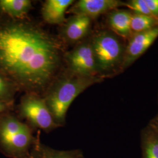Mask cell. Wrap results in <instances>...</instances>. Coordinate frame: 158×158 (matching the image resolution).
Masks as SVG:
<instances>
[{"instance_id":"6da1fadb","label":"cell","mask_w":158,"mask_h":158,"mask_svg":"<svg viewBox=\"0 0 158 158\" xmlns=\"http://www.w3.org/2000/svg\"><path fill=\"white\" fill-rule=\"evenodd\" d=\"M66 46L40 23L0 14V72L20 91L43 96L65 69Z\"/></svg>"},{"instance_id":"7a4b0ae2","label":"cell","mask_w":158,"mask_h":158,"mask_svg":"<svg viewBox=\"0 0 158 158\" xmlns=\"http://www.w3.org/2000/svg\"><path fill=\"white\" fill-rule=\"evenodd\" d=\"M103 81L100 77L78 75L65 68L43 96L57 125L59 127L65 125L68 109L76 98L91 85Z\"/></svg>"},{"instance_id":"3957f363","label":"cell","mask_w":158,"mask_h":158,"mask_svg":"<svg viewBox=\"0 0 158 158\" xmlns=\"http://www.w3.org/2000/svg\"><path fill=\"white\" fill-rule=\"evenodd\" d=\"M90 38L98 76L104 80L122 73L126 40L106 26L92 30Z\"/></svg>"},{"instance_id":"277c9868","label":"cell","mask_w":158,"mask_h":158,"mask_svg":"<svg viewBox=\"0 0 158 158\" xmlns=\"http://www.w3.org/2000/svg\"><path fill=\"white\" fill-rule=\"evenodd\" d=\"M28 125L11 113L0 115V152L11 158H25L40 141Z\"/></svg>"},{"instance_id":"5b68a950","label":"cell","mask_w":158,"mask_h":158,"mask_svg":"<svg viewBox=\"0 0 158 158\" xmlns=\"http://www.w3.org/2000/svg\"><path fill=\"white\" fill-rule=\"evenodd\" d=\"M17 117L25 119L32 130H42L49 133L59 127L55 121L43 96L35 93H27L17 106Z\"/></svg>"},{"instance_id":"8992f818","label":"cell","mask_w":158,"mask_h":158,"mask_svg":"<svg viewBox=\"0 0 158 158\" xmlns=\"http://www.w3.org/2000/svg\"><path fill=\"white\" fill-rule=\"evenodd\" d=\"M64 62L65 68L72 73L85 77H99L90 36L74 46L72 50L66 52Z\"/></svg>"},{"instance_id":"52a82bcc","label":"cell","mask_w":158,"mask_h":158,"mask_svg":"<svg viewBox=\"0 0 158 158\" xmlns=\"http://www.w3.org/2000/svg\"><path fill=\"white\" fill-rule=\"evenodd\" d=\"M93 21L84 15H73L61 25L58 37L66 46H74L90 35Z\"/></svg>"},{"instance_id":"ba28073f","label":"cell","mask_w":158,"mask_h":158,"mask_svg":"<svg viewBox=\"0 0 158 158\" xmlns=\"http://www.w3.org/2000/svg\"><path fill=\"white\" fill-rule=\"evenodd\" d=\"M158 38V27L150 31L133 34L127 41L123 72L144 54Z\"/></svg>"},{"instance_id":"9c48e42d","label":"cell","mask_w":158,"mask_h":158,"mask_svg":"<svg viewBox=\"0 0 158 158\" xmlns=\"http://www.w3.org/2000/svg\"><path fill=\"white\" fill-rule=\"evenodd\" d=\"M123 6H126V2L119 0H79L74 2L67 12L84 15L94 21L102 15Z\"/></svg>"},{"instance_id":"30bf717a","label":"cell","mask_w":158,"mask_h":158,"mask_svg":"<svg viewBox=\"0 0 158 158\" xmlns=\"http://www.w3.org/2000/svg\"><path fill=\"white\" fill-rule=\"evenodd\" d=\"M132 12L130 10L115 9L106 14V27L127 41L132 36L131 19Z\"/></svg>"},{"instance_id":"8fae6325","label":"cell","mask_w":158,"mask_h":158,"mask_svg":"<svg viewBox=\"0 0 158 158\" xmlns=\"http://www.w3.org/2000/svg\"><path fill=\"white\" fill-rule=\"evenodd\" d=\"M74 2L73 0H46L41 9L43 20L49 24L62 25L66 20L67 10Z\"/></svg>"},{"instance_id":"7c38bea8","label":"cell","mask_w":158,"mask_h":158,"mask_svg":"<svg viewBox=\"0 0 158 158\" xmlns=\"http://www.w3.org/2000/svg\"><path fill=\"white\" fill-rule=\"evenodd\" d=\"M32 8L29 0H0V14L15 19L27 17Z\"/></svg>"},{"instance_id":"4fadbf2b","label":"cell","mask_w":158,"mask_h":158,"mask_svg":"<svg viewBox=\"0 0 158 158\" xmlns=\"http://www.w3.org/2000/svg\"><path fill=\"white\" fill-rule=\"evenodd\" d=\"M142 158H158V133L148 125L141 133Z\"/></svg>"},{"instance_id":"5bb4252c","label":"cell","mask_w":158,"mask_h":158,"mask_svg":"<svg viewBox=\"0 0 158 158\" xmlns=\"http://www.w3.org/2000/svg\"><path fill=\"white\" fill-rule=\"evenodd\" d=\"M158 27V18L151 15L137 14L132 12L131 19V30L133 34L150 31Z\"/></svg>"},{"instance_id":"9a60e30c","label":"cell","mask_w":158,"mask_h":158,"mask_svg":"<svg viewBox=\"0 0 158 158\" xmlns=\"http://www.w3.org/2000/svg\"><path fill=\"white\" fill-rule=\"evenodd\" d=\"M19 91L17 85L0 72V102L14 107L15 96Z\"/></svg>"},{"instance_id":"2e32d148","label":"cell","mask_w":158,"mask_h":158,"mask_svg":"<svg viewBox=\"0 0 158 158\" xmlns=\"http://www.w3.org/2000/svg\"><path fill=\"white\" fill-rule=\"evenodd\" d=\"M40 149L42 158H79L83 153L80 149L59 151L45 145L41 142Z\"/></svg>"},{"instance_id":"e0dca14e","label":"cell","mask_w":158,"mask_h":158,"mask_svg":"<svg viewBox=\"0 0 158 158\" xmlns=\"http://www.w3.org/2000/svg\"><path fill=\"white\" fill-rule=\"evenodd\" d=\"M126 7L137 14L151 15L145 0H131L126 2ZM152 16V15H151Z\"/></svg>"},{"instance_id":"ac0fdd59","label":"cell","mask_w":158,"mask_h":158,"mask_svg":"<svg viewBox=\"0 0 158 158\" xmlns=\"http://www.w3.org/2000/svg\"><path fill=\"white\" fill-rule=\"evenodd\" d=\"M145 1L151 15L158 18V0H145Z\"/></svg>"},{"instance_id":"d6986e66","label":"cell","mask_w":158,"mask_h":158,"mask_svg":"<svg viewBox=\"0 0 158 158\" xmlns=\"http://www.w3.org/2000/svg\"><path fill=\"white\" fill-rule=\"evenodd\" d=\"M40 141L37 143L32 149L28 155L25 158H42L41 153L40 149Z\"/></svg>"},{"instance_id":"ffe728a7","label":"cell","mask_w":158,"mask_h":158,"mask_svg":"<svg viewBox=\"0 0 158 158\" xmlns=\"http://www.w3.org/2000/svg\"><path fill=\"white\" fill-rule=\"evenodd\" d=\"M148 125L158 133V114L150 121Z\"/></svg>"},{"instance_id":"44dd1931","label":"cell","mask_w":158,"mask_h":158,"mask_svg":"<svg viewBox=\"0 0 158 158\" xmlns=\"http://www.w3.org/2000/svg\"><path fill=\"white\" fill-rule=\"evenodd\" d=\"M13 109V107L6 104L5 103H2L0 102V115L2 113H6L7 111H12Z\"/></svg>"},{"instance_id":"7402d4cb","label":"cell","mask_w":158,"mask_h":158,"mask_svg":"<svg viewBox=\"0 0 158 158\" xmlns=\"http://www.w3.org/2000/svg\"><path fill=\"white\" fill-rule=\"evenodd\" d=\"M79 158H85L84 156H83V155H81V156H80Z\"/></svg>"},{"instance_id":"603a6c76","label":"cell","mask_w":158,"mask_h":158,"mask_svg":"<svg viewBox=\"0 0 158 158\" xmlns=\"http://www.w3.org/2000/svg\"></svg>"}]
</instances>
